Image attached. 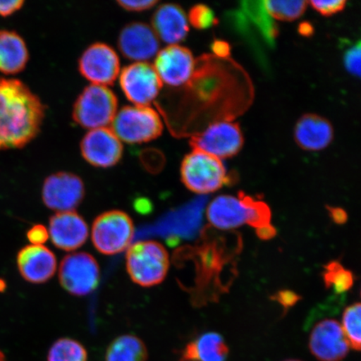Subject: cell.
<instances>
[{
  "label": "cell",
  "mask_w": 361,
  "mask_h": 361,
  "mask_svg": "<svg viewBox=\"0 0 361 361\" xmlns=\"http://www.w3.org/2000/svg\"><path fill=\"white\" fill-rule=\"evenodd\" d=\"M44 106L19 80L0 78V151L21 148L39 133Z\"/></svg>",
  "instance_id": "obj_1"
},
{
  "label": "cell",
  "mask_w": 361,
  "mask_h": 361,
  "mask_svg": "<svg viewBox=\"0 0 361 361\" xmlns=\"http://www.w3.org/2000/svg\"><path fill=\"white\" fill-rule=\"evenodd\" d=\"M126 264L130 279L137 286H156L164 282L168 275L169 252L157 241H139L128 248Z\"/></svg>",
  "instance_id": "obj_2"
},
{
  "label": "cell",
  "mask_w": 361,
  "mask_h": 361,
  "mask_svg": "<svg viewBox=\"0 0 361 361\" xmlns=\"http://www.w3.org/2000/svg\"><path fill=\"white\" fill-rule=\"evenodd\" d=\"M180 179L197 194L215 192L230 180L222 160L194 149L183 160Z\"/></svg>",
  "instance_id": "obj_3"
},
{
  "label": "cell",
  "mask_w": 361,
  "mask_h": 361,
  "mask_svg": "<svg viewBox=\"0 0 361 361\" xmlns=\"http://www.w3.org/2000/svg\"><path fill=\"white\" fill-rule=\"evenodd\" d=\"M118 100L107 87L90 85L83 90L74 104L73 119L84 128H107L117 113Z\"/></svg>",
  "instance_id": "obj_4"
},
{
  "label": "cell",
  "mask_w": 361,
  "mask_h": 361,
  "mask_svg": "<svg viewBox=\"0 0 361 361\" xmlns=\"http://www.w3.org/2000/svg\"><path fill=\"white\" fill-rule=\"evenodd\" d=\"M111 126L120 141L129 144L151 142L164 132L159 114L149 106H124L117 111Z\"/></svg>",
  "instance_id": "obj_5"
},
{
  "label": "cell",
  "mask_w": 361,
  "mask_h": 361,
  "mask_svg": "<svg viewBox=\"0 0 361 361\" xmlns=\"http://www.w3.org/2000/svg\"><path fill=\"white\" fill-rule=\"evenodd\" d=\"M135 227L132 218L121 210L106 211L94 220L92 240L98 252L116 255L132 245Z\"/></svg>",
  "instance_id": "obj_6"
},
{
  "label": "cell",
  "mask_w": 361,
  "mask_h": 361,
  "mask_svg": "<svg viewBox=\"0 0 361 361\" xmlns=\"http://www.w3.org/2000/svg\"><path fill=\"white\" fill-rule=\"evenodd\" d=\"M100 267L87 252H74L62 259L59 269L61 286L72 295L85 296L92 293L100 283Z\"/></svg>",
  "instance_id": "obj_7"
},
{
  "label": "cell",
  "mask_w": 361,
  "mask_h": 361,
  "mask_svg": "<svg viewBox=\"0 0 361 361\" xmlns=\"http://www.w3.org/2000/svg\"><path fill=\"white\" fill-rule=\"evenodd\" d=\"M243 142L242 130L237 123L231 121H219L211 124L202 133L194 135L190 144L194 150L222 160L238 154Z\"/></svg>",
  "instance_id": "obj_8"
},
{
  "label": "cell",
  "mask_w": 361,
  "mask_h": 361,
  "mask_svg": "<svg viewBox=\"0 0 361 361\" xmlns=\"http://www.w3.org/2000/svg\"><path fill=\"white\" fill-rule=\"evenodd\" d=\"M121 88L135 106H148L156 100L162 82L154 66L147 62H135L120 74Z\"/></svg>",
  "instance_id": "obj_9"
},
{
  "label": "cell",
  "mask_w": 361,
  "mask_h": 361,
  "mask_svg": "<svg viewBox=\"0 0 361 361\" xmlns=\"http://www.w3.org/2000/svg\"><path fill=\"white\" fill-rule=\"evenodd\" d=\"M85 195L82 179L67 171L49 175L42 187L44 204L57 213L74 211L82 202Z\"/></svg>",
  "instance_id": "obj_10"
},
{
  "label": "cell",
  "mask_w": 361,
  "mask_h": 361,
  "mask_svg": "<svg viewBox=\"0 0 361 361\" xmlns=\"http://www.w3.org/2000/svg\"><path fill=\"white\" fill-rule=\"evenodd\" d=\"M120 59L110 45L94 43L81 55L79 71L94 85H106L115 82L120 74Z\"/></svg>",
  "instance_id": "obj_11"
},
{
  "label": "cell",
  "mask_w": 361,
  "mask_h": 361,
  "mask_svg": "<svg viewBox=\"0 0 361 361\" xmlns=\"http://www.w3.org/2000/svg\"><path fill=\"white\" fill-rule=\"evenodd\" d=\"M154 68L162 84L180 87L192 79L196 61L190 49L173 44L157 53Z\"/></svg>",
  "instance_id": "obj_12"
},
{
  "label": "cell",
  "mask_w": 361,
  "mask_h": 361,
  "mask_svg": "<svg viewBox=\"0 0 361 361\" xmlns=\"http://www.w3.org/2000/svg\"><path fill=\"white\" fill-rule=\"evenodd\" d=\"M84 159L96 168L116 166L123 155V145L111 128L90 130L80 142Z\"/></svg>",
  "instance_id": "obj_13"
},
{
  "label": "cell",
  "mask_w": 361,
  "mask_h": 361,
  "mask_svg": "<svg viewBox=\"0 0 361 361\" xmlns=\"http://www.w3.org/2000/svg\"><path fill=\"white\" fill-rule=\"evenodd\" d=\"M309 348L319 361H341L348 355L350 346L341 324L335 319H324L311 331Z\"/></svg>",
  "instance_id": "obj_14"
},
{
  "label": "cell",
  "mask_w": 361,
  "mask_h": 361,
  "mask_svg": "<svg viewBox=\"0 0 361 361\" xmlns=\"http://www.w3.org/2000/svg\"><path fill=\"white\" fill-rule=\"evenodd\" d=\"M120 51L130 61L146 62L159 52V39L151 26L142 22L130 23L121 30Z\"/></svg>",
  "instance_id": "obj_15"
},
{
  "label": "cell",
  "mask_w": 361,
  "mask_h": 361,
  "mask_svg": "<svg viewBox=\"0 0 361 361\" xmlns=\"http://www.w3.org/2000/svg\"><path fill=\"white\" fill-rule=\"evenodd\" d=\"M48 232L53 245L67 252L78 250L89 237L87 224L75 211L53 215L49 219Z\"/></svg>",
  "instance_id": "obj_16"
},
{
  "label": "cell",
  "mask_w": 361,
  "mask_h": 361,
  "mask_svg": "<svg viewBox=\"0 0 361 361\" xmlns=\"http://www.w3.org/2000/svg\"><path fill=\"white\" fill-rule=\"evenodd\" d=\"M18 270L25 281L42 284L51 279L56 273L55 254L44 245H27L16 257Z\"/></svg>",
  "instance_id": "obj_17"
},
{
  "label": "cell",
  "mask_w": 361,
  "mask_h": 361,
  "mask_svg": "<svg viewBox=\"0 0 361 361\" xmlns=\"http://www.w3.org/2000/svg\"><path fill=\"white\" fill-rule=\"evenodd\" d=\"M152 23L158 39L169 45L178 44L188 34V16L178 4H164L158 7Z\"/></svg>",
  "instance_id": "obj_18"
},
{
  "label": "cell",
  "mask_w": 361,
  "mask_h": 361,
  "mask_svg": "<svg viewBox=\"0 0 361 361\" xmlns=\"http://www.w3.org/2000/svg\"><path fill=\"white\" fill-rule=\"evenodd\" d=\"M333 137L332 125L328 120L318 115H305L295 126V142L306 151L323 150L331 143Z\"/></svg>",
  "instance_id": "obj_19"
},
{
  "label": "cell",
  "mask_w": 361,
  "mask_h": 361,
  "mask_svg": "<svg viewBox=\"0 0 361 361\" xmlns=\"http://www.w3.org/2000/svg\"><path fill=\"white\" fill-rule=\"evenodd\" d=\"M207 218L216 228L231 230L247 224L248 212L238 197L221 195L215 197L207 207Z\"/></svg>",
  "instance_id": "obj_20"
},
{
  "label": "cell",
  "mask_w": 361,
  "mask_h": 361,
  "mask_svg": "<svg viewBox=\"0 0 361 361\" xmlns=\"http://www.w3.org/2000/svg\"><path fill=\"white\" fill-rule=\"evenodd\" d=\"M29 61L24 39L15 31L0 30V72L16 75L25 70Z\"/></svg>",
  "instance_id": "obj_21"
},
{
  "label": "cell",
  "mask_w": 361,
  "mask_h": 361,
  "mask_svg": "<svg viewBox=\"0 0 361 361\" xmlns=\"http://www.w3.org/2000/svg\"><path fill=\"white\" fill-rule=\"evenodd\" d=\"M228 347L218 333H206L188 343L179 361H226Z\"/></svg>",
  "instance_id": "obj_22"
},
{
  "label": "cell",
  "mask_w": 361,
  "mask_h": 361,
  "mask_svg": "<svg viewBox=\"0 0 361 361\" xmlns=\"http://www.w3.org/2000/svg\"><path fill=\"white\" fill-rule=\"evenodd\" d=\"M147 349L141 338L123 335L115 338L108 346L106 361H147Z\"/></svg>",
  "instance_id": "obj_23"
},
{
  "label": "cell",
  "mask_w": 361,
  "mask_h": 361,
  "mask_svg": "<svg viewBox=\"0 0 361 361\" xmlns=\"http://www.w3.org/2000/svg\"><path fill=\"white\" fill-rule=\"evenodd\" d=\"M322 276L326 288L333 290L336 295L349 291L355 281L353 273L338 261H332L324 266Z\"/></svg>",
  "instance_id": "obj_24"
},
{
  "label": "cell",
  "mask_w": 361,
  "mask_h": 361,
  "mask_svg": "<svg viewBox=\"0 0 361 361\" xmlns=\"http://www.w3.org/2000/svg\"><path fill=\"white\" fill-rule=\"evenodd\" d=\"M48 361H88V354L85 346L78 341L61 338L49 349Z\"/></svg>",
  "instance_id": "obj_25"
},
{
  "label": "cell",
  "mask_w": 361,
  "mask_h": 361,
  "mask_svg": "<svg viewBox=\"0 0 361 361\" xmlns=\"http://www.w3.org/2000/svg\"><path fill=\"white\" fill-rule=\"evenodd\" d=\"M341 327L350 348L359 351L361 346V305L360 303L347 307L343 313Z\"/></svg>",
  "instance_id": "obj_26"
},
{
  "label": "cell",
  "mask_w": 361,
  "mask_h": 361,
  "mask_svg": "<svg viewBox=\"0 0 361 361\" xmlns=\"http://www.w3.org/2000/svg\"><path fill=\"white\" fill-rule=\"evenodd\" d=\"M264 7L272 19L282 21H293L299 19L306 11V1H264Z\"/></svg>",
  "instance_id": "obj_27"
},
{
  "label": "cell",
  "mask_w": 361,
  "mask_h": 361,
  "mask_svg": "<svg viewBox=\"0 0 361 361\" xmlns=\"http://www.w3.org/2000/svg\"><path fill=\"white\" fill-rule=\"evenodd\" d=\"M238 197L247 207L248 220L247 224L255 229L271 224V210L267 203L239 192Z\"/></svg>",
  "instance_id": "obj_28"
},
{
  "label": "cell",
  "mask_w": 361,
  "mask_h": 361,
  "mask_svg": "<svg viewBox=\"0 0 361 361\" xmlns=\"http://www.w3.org/2000/svg\"><path fill=\"white\" fill-rule=\"evenodd\" d=\"M245 4V10L248 16H250L252 20L255 22L263 32L264 37L269 39V42H272L277 34L276 28L274 24L271 20V18L266 11L264 2H246Z\"/></svg>",
  "instance_id": "obj_29"
},
{
  "label": "cell",
  "mask_w": 361,
  "mask_h": 361,
  "mask_svg": "<svg viewBox=\"0 0 361 361\" xmlns=\"http://www.w3.org/2000/svg\"><path fill=\"white\" fill-rule=\"evenodd\" d=\"M188 20L197 30L211 28L216 22L214 12L204 4L193 6L189 11Z\"/></svg>",
  "instance_id": "obj_30"
},
{
  "label": "cell",
  "mask_w": 361,
  "mask_h": 361,
  "mask_svg": "<svg viewBox=\"0 0 361 361\" xmlns=\"http://www.w3.org/2000/svg\"><path fill=\"white\" fill-rule=\"evenodd\" d=\"M344 65L349 73L360 75V44L353 45L347 49L344 56Z\"/></svg>",
  "instance_id": "obj_31"
},
{
  "label": "cell",
  "mask_w": 361,
  "mask_h": 361,
  "mask_svg": "<svg viewBox=\"0 0 361 361\" xmlns=\"http://www.w3.org/2000/svg\"><path fill=\"white\" fill-rule=\"evenodd\" d=\"M314 10L320 15L331 16L344 10L346 1L344 0H334V1H311L310 2Z\"/></svg>",
  "instance_id": "obj_32"
},
{
  "label": "cell",
  "mask_w": 361,
  "mask_h": 361,
  "mask_svg": "<svg viewBox=\"0 0 361 361\" xmlns=\"http://www.w3.org/2000/svg\"><path fill=\"white\" fill-rule=\"evenodd\" d=\"M301 299L298 293L288 290H279L271 297V300L277 302L286 311L293 308Z\"/></svg>",
  "instance_id": "obj_33"
},
{
  "label": "cell",
  "mask_w": 361,
  "mask_h": 361,
  "mask_svg": "<svg viewBox=\"0 0 361 361\" xmlns=\"http://www.w3.org/2000/svg\"><path fill=\"white\" fill-rule=\"evenodd\" d=\"M27 238L32 245H43L49 236L48 229L42 224H35L27 232Z\"/></svg>",
  "instance_id": "obj_34"
},
{
  "label": "cell",
  "mask_w": 361,
  "mask_h": 361,
  "mask_svg": "<svg viewBox=\"0 0 361 361\" xmlns=\"http://www.w3.org/2000/svg\"><path fill=\"white\" fill-rule=\"evenodd\" d=\"M156 0H141V1H117L119 6L130 12H142L154 7Z\"/></svg>",
  "instance_id": "obj_35"
},
{
  "label": "cell",
  "mask_w": 361,
  "mask_h": 361,
  "mask_svg": "<svg viewBox=\"0 0 361 361\" xmlns=\"http://www.w3.org/2000/svg\"><path fill=\"white\" fill-rule=\"evenodd\" d=\"M25 2L23 0L13 1H0V16L7 17L20 10Z\"/></svg>",
  "instance_id": "obj_36"
},
{
  "label": "cell",
  "mask_w": 361,
  "mask_h": 361,
  "mask_svg": "<svg viewBox=\"0 0 361 361\" xmlns=\"http://www.w3.org/2000/svg\"><path fill=\"white\" fill-rule=\"evenodd\" d=\"M327 210L334 223L342 225L348 221V214L341 207H327Z\"/></svg>",
  "instance_id": "obj_37"
},
{
  "label": "cell",
  "mask_w": 361,
  "mask_h": 361,
  "mask_svg": "<svg viewBox=\"0 0 361 361\" xmlns=\"http://www.w3.org/2000/svg\"><path fill=\"white\" fill-rule=\"evenodd\" d=\"M212 49L214 55L219 58H227L230 55L229 44L223 40H216L212 45Z\"/></svg>",
  "instance_id": "obj_38"
},
{
  "label": "cell",
  "mask_w": 361,
  "mask_h": 361,
  "mask_svg": "<svg viewBox=\"0 0 361 361\" xmlns=\"http://www.w3.org/2000/svg\"><path fill=\"white\" fill-rule=\"evenodd\" d=\"M256 234L261 240L268 241L276 236L277 230L273 225L264 226V227L256 229Z\"/></svg>",
  "instance_id": "obj_39"
},
{
  "label": "cell",
  "mask_w": 361,
  "mask_h": 361,
  "mask_svg": "<svg viewBox=\"0 0 361 361\" xmlns=\"http://www.w3.org/2000/svg\"><path fill=\"white\" fill-rule=\"evenodd\" d=\"M299 30L302 35L308 36L313 33V27L308 23H304V24L300 25Z\"/></svg>",
  "instance_id": "obj_40"
},
{
  "label": "cell",
  "mask_w": 361,
  "mask_h": 361,
  "mask_svg": "<svg viewBox=\"0 0 361 361\" xmlns=\"http://www.w3.org/2000/svg\"><path fill=\"white\" fill-rule=\"evenodd\" d=\"M6 283L4 282V279H0V293L6 290Z\"/></svg>",
  "instance_id": "obj_41"
},
{
  "label": "cell",
  "mask_w": 361,
  "mask_h": 361,
  "mask_svg": "<svg viewBox=\"0 0 361 361\" xmlns=\"http://www.w3.org/2000/svg\"><path fill=\"white\" fill-rule=\"evenodd\" d=\"M0 361H6V356H4L1 350H0Z\"/></svg>",
  "instance_id": "obj_42"
},
{
  "label": "cell",
  "mask_w": 361,
  "mask_h": 361,
  "mask_svg": "<svg viewBox=\"0 0 361 361\" xmlns=\"http://www.w3.org/2000/svg\"><path fill=\"white\" fill-rule=\"evenodd\" d=\"M283 361H302V360H283Z\"/></svg>",
  "instance_id": "obj_43"
}]
</instances>
